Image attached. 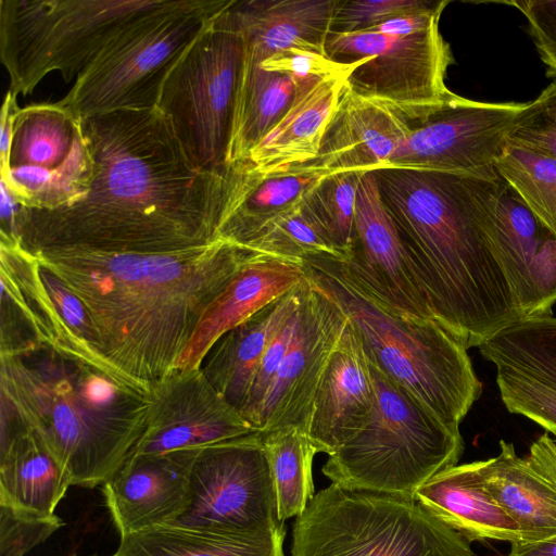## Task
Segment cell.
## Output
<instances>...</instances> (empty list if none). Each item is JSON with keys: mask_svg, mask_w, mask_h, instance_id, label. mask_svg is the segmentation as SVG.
I'll return each mask as SVG.
<instances>
[{"mask_svg": "<svg viewBox=\"0 0 556 556\" xmlns=\"http://www.w3.org/2000/svg\"><path fill=\"white\" fill-rule=\"evenodd\" d=\"M92 160L85 194L50 210L23 207L27 252L81 249L166 253L217 238L224 175L197 168L156 109L80 118Z\"/></svg>", "mask_w": 556, "mask_h": 556, "instance_id": "cell-1", "label": "cell"}, {"mask_svg": "<svg viewBox=\"0 0 556 556\" xmlns=\"http://www.w3.org/2000/svg\"><path fill=\"white\" fill-rule=\"evenodd\" d=\"M28 253L81 302L119 382L143 394L174 371L204 312L260 254L224 239L166 253Z\"/></svg>", "mask_w": 556, "mask_h": 556, "instance_id": "cell-2", "label": "cell"}, {"mask_svg": "<svg viewBox=\"0 0 556 556\" xmlns=\"http://www.w3.org/2000/svg\"><path fill=\"white\" fill-rule=\"evenodd\" d=\"M431 318L465 349L522 319L477 219L470 175L372 169Z\"/></svg>", "mask_w": 556, "mask_h": 556, "instance_id": "cell-3", "label": "cell"}, {"mask_svg": "<svg viewBox=\"0 0 556 556\" xmlns=\"http://www.w3.org/2000/svg\"><path fill=\"white\" fill-rule=\"evenodd\" d=\"M51 351L50 361L25 363L1 355V431H36L68 472L72 484L92 489L131 455L148 421L151 396L116 405L92 402L84 389L87 365Z\"/></svg>", "mask_w": 556, "mask_h": 556, "instance_id": "cell-4", "label": "cell"}, {"mask_svg": "<svg viewBox=\"0 0 556 556\" xmlns=\"http://www.w3.org/2000/svg\"><path fill=\"white\" fill-rule=\"evenodd\" d=\"M303 265L307 278L345 314L367 361L446 425L459 428L482 393L467 349L434 320L381 303L348 274L341 260L317 255Z\"/></svg>", "mask_w": 556, "mask_h": 556, "instance_id": "cell-5", "label": "cell"}, {"mask_svg": "<svg viewBox=\"0 0 556 556\" xmlns=\"http://www.w3.org/2000/svg\"><path fill=\"white\" fill-rule=\"evenodd\" d=\"M368 365L375 389L371 417L328 456L323 473L345 489L415 500L424 483L457 465L463 437L459 428L446 425L407 389Z\"/></svg>", "mask_w": 556, "mask_h": 556, "instance_id": "cell-6", "label": "cell"}, {"mask_svg": "<svg viewBox=\"0 0 556 556\" xmlns=\"http://www.w3.org/2000/svg\"><path fill=\"white\" fill-rule=\"evenodd\" d=\"M291 556H475L416 500L331 483L292 526Z\"/></svg>", "mask_w": 556, "mask_h": 556, "instance_id": "cell-7", "label": "cell"}, {"mask_svg": "<svg viewBox=\"0 0 556 556\" xmlns=\"http://www.w3.org/2000/svg\"><path fill=\"white\" fill-rule=\"evenodd\" d=\"M231 1L164 0L124 27L58 102L77 118L154 109L174 64Z\"/></svg>", "mask_w": 556, "mask_h": 556, "instance_id": "cell-8", "label": "cell"}, {"mask_svg": "<svg viewBox=\"0 0 556 556\" xmlns=\"http://www.w3.org/2000/svg\"><path fill=\"white\" fill-rule=\"evenodd\" d=\"M164 0H0V60L14 96L50 73L70 83L138 16Z\"/></svg>", "mask_w": 556, "mask_h": 556, "instance_id": "cell-9", "label": "cell"}, {"mask_svg": "<svg viewBox=\"0 0 556 556\" xmlns=\"http://www.w3.org/2000/svg\"><path fill=\"white\" fill-rule=\"evenodd\" d=\"M218 13L166 76L156 109L167 118L191 163L224 175L238 81L243 63L241 34L230 13Z\"/></svg>", "mask_w": 556, "mask_h": 556, "instance_id": "cell-10", "label": "cell"}, {"mask_svg": "<svg viewBox=\"0 0 556 556\" xmlns=\"http://www.w3.org/2000/svg\"><path fill=\"white\" fill-rule=\"evenodd\" d=\"M325 51L337 63L353 64L349 88L390 106L412 124L456 97L445 84L454 58L439 24L405 36L330 33Z\"/></svg>", "mask_w": 556, "mask_h": 556, "instance_id": "cell-11", "label": "cell"}, {"mask_svg": "<svg viewBox=\"0 0 556 556\" xmlns=\"http://www.w3.org/2000/svg\"><path fill=\"white\" fill-rule=\"evenodd\" d=\"M170 525L218 534L282 526L262 432L203 447L190 471L189 503Z\"/></svg>", "mask_w": 556, "mask_h": 556, "instance_id": "cell-12", "label": "cell"}, {"mask_svg": "<svg viewBox=\"0 0 556 556\" xmlns=\"http://www.w3.org/2000/svg\"><path fill=\"white\" fill-rule=\"evenodd\" d=\"M1 181L27 208L50 210L81 198L92 160L80 118L55 103L20 108Z\"/></svg>", "mask_w": 556, "mask_h": 556, "instance_id": "cell-13", "label": "cell"}, {"mask_svg": "<svg viewBox=\"0 0 556 556\" xmlns=\"http://www.w3.org/2000/svg\"><path fill=\"white\" fill-rule=\"evenodd\" d=\"M527 103L481 102L457 96L413 124L388 165L496 179L495 164Z\"/></svg>", "mask_w": 556, "mask_h": 556, "instance_id": "cell-14", "label": "cell"}, {"mask_svg": "<svg viewBox=\"0 0 556 556\" xmlns=\"http://www.w3.org/2000/svg\"><path fill=\"white\" fill-rule=\"evenodd\" d=\"M477 219L522 318L552 314L556 237L498 177L477 178Z\"/></svg>", "mask_w": 556, "mask_h": 556, "instance_id": "cell-15", "label": "cell"}, {"mask_svg": "<svg viewBox=\"0 0 556 556\" xmlns=\"http://www.w3.org/2000/svg\"><path fill=\"white\" fill-rule=\"evenodd\" d=\"M346 324L340 307L305 275L294 336L262 405L258 432L290 426L305 431L315 392Z\"/></svg>", "mask_w": 556, "mask_h": 556, "instance_id": "cell-16", "label": "cell"}, {"mask_svg": "<svg viewBox=\"0 0 556 556\" xmlns=\"http://www.w3.org/2000/svg\"><path fill=\"white\" fill-rule=\"evenodd\" d=\"M253 432L199 368L173 371L154 384L147 427L131 454L201 450Z\"/></svg>", "mask_w": 556, "mask_h": 556, "instance_id": "cell-17", "label": "cell"}, {"mask_svg": "<svg viewBox=\"0 0 556 556\" xmlns=\"http://www.w3.org/2000/svg\"><path fill=\"white\" fill-rule=\"evenodd\" d=\"M341 262L354 280L391 309L432 319L410 274L397 230L382 203L372 170L363 172L359 177L354 241L348 258Z\"/></svg>", "mask_w": 556, "mask_h": 556, "instance_id": "cell-18", "label": "cell"}, {"mask_svg": "<svg viewBox=\"0 0 556 556\" xmlns=\"http://www.w3.org/2000/svg\"><path fill=\"white\" fill-rule=\"evenodd\" d=\"M201 450L131 454L101 485L121 536L170 525L185 511L191 466Z\"/></svg>", "mask_w": 556, "mask_h": 556, "instance_id": "cell-19", "label": "cell"}, {"mask_svg": "<svg viewBox=\"0 0 556 556\" xmlns=\"http://www.w3.org/2000/svg\"><path fill=\"white\" fill-rule=\"evenodd\" d=\"M374 406L369 365L348 319L315 392L307 437L318 453L329 456L365 428Z\"/></svg>", "mask_w": 556, "mask_h": 556, "instance_id": "cell-20", "label": "cell"}, {"mask_svg": "<svg viewBox=\"0 0 556 556\" xmlns=\"http://www.w3.org/2000/svg\"><path fill=\"white\" fill-rule=\"evenodd\" d=\"M412 126L402 114L355 93L345 83L318 155L306 166L326 174L387 166Z\"/></svg>", "mask_w": 556, "mask_h": 556, "instance_id": "cell-21", "label": "cell"}, {"mask_svg": "<svg viewBox=\"0 0 556 556\" xmlns=\"http://www.w3.org/2000/svg\"><path fill=\"white\" fill-rule=\"evenodd\" d=\"M305 279L303 262L260 253L212 302L178 357L174 371L200 367L213 345L271 301Z\"/></svg>", "mask_w": 556, "mask_h": 556, "instance_id": "cell-22", "label": "cell"}, {"mask_svg": "<svg viewBox=\"0 0 556 556\" xmlns=\"http://www.w3.org/2000/svg\"><path fill=\"white\" fill-rule=\"evenodd\" d=\"M308 166L261 174L248 161L228 165L217 238L247 244L265 226L298 207L326 176Z\"/></svg>", "mask_w": 556, "mask_h": 556, "instance_id": "cell-23", "label": "cell"}, {"mask_svg": "<svg viewBox=\"0 0 556 556\" xmlns=\"http://www.w3.org/2000/svg\"><path fill=\"white\" fill-rule=\"evenodd\" d=\"M339 0H233L230 13L241 34L244 59L257 64L300 48L326 54Z\"/></svg>", "mask_w": 556, "mask_h": 556, "instance_id": "cell-24", "label": "cell"}, {"mask_svg": "<svg viewBox=\"0 0 556 556\" xmlns=\"http://www.w3.org/2000/svg\"><path fill=\"white\" fill-rule=\"evenodd\" d=\"M351 70L298 87L288 111L244 161L261 174L288 172L313 162Z\"/></svg>", "mask_w": 556, "mask_h": 556, "instance_id": "cell-25", "label": "cell"}, {"mask_svg": "<svg viewBox=\"0 0 556 556\" xmlns=\"http://www.w3.org/2000/svg\"><path fill=\"white\" fill-rule=\"evenodd\" d=\"M304 280L225 333L199 367L217 393L239 413L268 344L301 303Z\"/></svg>", "mask_w": 556, "mask_h": 556, "instance_id": "cell-26", "label": "cell"}, {"mask_svg": "<svg viewBox=\"0 0 556 556\" xmlns=\"http://www.w3.org/2000/svg\"><path fill=\"white\" fill-rule=\"evenodd\" d=\"M482 464L442 470L416 491L415 500L468 541H521L516 521L488 492Z\"/></svg>", "mask_w": 556, "mask_h": 556, "instance_id": "cell-27", "label": "cell"}, {"mask_svg": "<svg viewBox=\"0 0 556 556\" xmlns=\"http://www.w3.org/2000/svg\"><path fill=\"white\" fill-rule=\"evenodd\" d=\"M71 485L68 472L36 431L1 437L0 505L50 517Z\"/></svg>", "mask_w": 556, "mask_h": 556, "instance_id": "cell-28", "label": "cell"}, {"mask_svg": "<svg viewBox=\"0 0 556 556\" xmlns=\"http://www.w3.org/2000/svg\"><path fill=\"white\" fill-rule=\"evenodd\" d=\"M482 473L488 492L518 525L521 541L556 536V485L511 443L500 441V453L483 460Z\"/></svg>", "mask_w": 556, "mask_h": 556, "instance_id": "cell-29", "label": "cell"}, {"mask_svg": "<svg viewBox=\"0 0 556 556\" xmlns=\"http://www.w3.org/2000/svg\"><path fill=\"white\" fill-rule=\"evenodd\" d=\"M286 526L248 534H218L174 525L121 536L113 556H285Z\"/></svg>", "mask_w": 556, "mask_h": 556, "instance_id": "cell-30", "label": "cell"}, {"mask_svg": "<svg viewBox=\"0 0 556 556\" xmlns=\"http://www.w3.org/2000/svg\"><path fill=\"white\" fill-rule=\"evenodd\" d=\"M296 81L262 68L243 56L238 81L227 167L248 159L253 148L280 121L293 102Z\"/></svg>", "mask_w": 556, "mask_h": 556, "instance_id": "cell-31", "label": "cell"}, {"mask_svg": "<svg viewBox=\"0 0 556 556\" xmlns=\"http://www.w3.org/2000/svg\"><path fill=\"white\" fill-rule=\"evenodd\" d=\"M482 356L496 368L515 370L556 389V317L522 318L484 340Z\"/></svg>", "mask_w": 556, "mask_h": 556, "instance_id": "cell-32", "label": "cell"}, {"mask_svg": "<svg viewBox=\"0 0 556 556\" xmlns=\"http://www.w3.org/2000/svg\"><path fill=\"white\" fill-rule=\"evenodd\" d=\"M274 480L278 519L301 515L315 495L312 465L317 450L307 433L290 426L262 432Z\"/></svg>", "mask_w": 556, "mask_h": 556, "instance_id": "cell-33", "label": "cell"}, {"mask_svg": "<svg viewBox=\"0 0 556 556\" xmlns=\"http://www.w3.org/2000/svg\"><path fill=\"white\" fill-rule=\"evenodd\" d=\"M498 177L556 237V162L509 147L495 164Z\"/></svg>", "mask_w": 556, "mask_h": 556, "instance_id": "cell-34", "label": "cell"}, {"mask_svg": "<svg viewBox=\"0 0 556 556\" xmlns=\"http://www.w3.org/2000/svg\"><path fill=\"white\" fill-rule=\"evenodd\" d=\"M243 247L301 263L317 255L345 260L323 226L306 210L303 201L294 210L265 226Z\"/></svg>", "mask_w": 556, "mask_h": 556, "instance_id": "cell-35", "label": "cell"}, {"mask_svg": "<svg viewBox=\"0 0 556 556\" xmlns=\"http://www.w3.org/2000/svg\"><path fill=\"white\" fill-rule=\"evenodd\" d=\"M362 173L330 174L303 199L306 210L323 226L345 260L354 241L355 200Z\"/></svg>", "mask_w": 556, "mask_h": 556, "instance_id": "cell-36", "label": "cell"}, {"mask_svg": "<svg viewBox=\"0 0 556 556\" xmlns=\"http://www.w3.org/2000/svg\"><path fill=\"white\" fill-rule=\"evenodd\" d=\"M508 146L556 162V79L526 104L510 129Z\"/></svg>", "mask_w": 556, "mask_h": 556, "instance_id": "cell-37", "label": "cell"}, {"mask_svg": "<svg viewBox=\"0 0 556 556\" xmlns=\"http://www.w3.org/2000/svg\"><path fill=\"white\" fill-rule=\"evenodd\" d=\"M496 382L506 408L556 437V389L515 370L497 368Z\"/></svg>", "mask_w": 556, "mask_h": 556, "instance_id": "cell-38", "label": "cell"}, {"mask_svg": "<svg viewBox=\"0 0 556 556\" xmlns=\"http://www.w3.org/2000/svg\"><path fill=\"white\" fill-rule=\"evenodd\" d=\"M431 3L428 0H339L330 33L364 31L396 16L422 10Z\"/></svg>", "mask_w": 556, "mask_h": 556, "instance_id": "cell-39", "label": "cell"}, {"mask_svg": "<svg viewBox=\"0 0 556 556\" xmlns=\"http://www.w3.org/2000/svg\"><path fill=\"white\" fill-rule=\"evenodd\" d=\"M63 526L56 515L36 517L0 505V556H25Z\"/></svg>", "mask_w": 556, "mask_h": 556, "instance_id": "cell-40", "label": "cell"}, {"mask_svg": "<svg viewBox=\"0 0 556 556\" xmlns=\"http://www.w3.org/2000/svg\"><path fill=\"white\" fill-rule=\"evenodd\" d=\"M298 308L268 344L256 369L244 406L240 412L255 431H257L256 426L265 396L294 336Z\"/></svg>", "mask_w": 556, "mask_h": 556, "instance_id": "cell-41", "label": "cell"}, {"mask_svg": "<svg viewBox=\"0 0 556 556\" xmlns=\"http://www.w3.org/2000/svg\"><path fill=\"white\" fill-rule=\"evenodd\" d=\"M260 66L266 71L288 75L296 81L298 87H301L346 73L353 64H340L332 61L327 54L291 48L270 55Z\"/></svg>", "mask_w": 556, "mask_h": 556, "instance_id": "cell-42", "label": "cell"}, {"mask_svg": "<svg viewBox=\"0 0 556 556\" xmlns=\"http://www.w3.org/2000/svg\"><path fill=\"white\" fill-rule=\"evenodd\" d=\"M526 17L547 75L556 79V0L511 1Z\"/></svg>", "mask_w": 556, "mask_h": 556, "instance_id": "cell-43", "label": "cell"}, {"mask_svg": "<svg viewBox=\"0 0 556 556\" xmlns=\"http://www.w3.org/2000/svg\"><path fill=\"white\" fill-rule=\"evenodd\" d=\"M0 190L1 242L20 243L18 218L24 205L2 181H0Z\"/></svg>", "mask_w": 556, "mask_h": 556, "instance_id": "cell-44", "label": "cell"}, {"mask_svg": "<svg viewBox=\"0 0 556 556\" xmlns=\"http://www.w3.org/2000/svg\"><path fill=\"white\" fill-rule=\"evenodd\" d=\"M527 458L549 481L556 485V442L547 432L540 435L530 446Z\"/></svg>", "mask_w": 556, "mask_h": 556, "instance_id": "cell-45", "label": "cell"}, {"mask_svg": "<svg viewBox=\"0 0 556 556\" xmlns=\"http://www.w3.org/2000/svg\"><path fill=\"white\" fill-rule=\"evenodd\" d=\"M16 100L17 97L8 90L0 113V169L4 168L8 164L13 118L20 110Z\"/></svg>", "mask_w": 556, "mask_h": 556, "instance_id": "cell-46", "label": "cell"}, {"mask_svg": "<svg viewBox=\"0 0 556 556\" xmlns=\"http://www.w3.org/2000/svg\"><path fill=\"white\" fill-rule=\"evenodd\" d=\"M508 556H556V536L534 542H513Z\"/></svg>", "mask_w": 556, "mask_h": 556, "instance_id": "cell-47", "label": "cell"}, {"mask_svg": "<svg viewBox=\"0 0 556 556\" xmlns=\"http://www.w3.org/2000/svg\"><path fill=\"white\" fill-rule=\"evenodd\" d=\"M555 442H556V439H555Z\"/></svg>", "mask_w": 556, "mask_h": 556, "instance_id": "cell-48", "label": "cell"}, {"mask_svg": "<svg viewBox=\"0 0 556 556\" xmlns=\"http://www.w3.org/2000/svg\"><path fill=\"white\" fill-rule=\"evenodd\" d=\"M73 556H75V555H73Z\"/></svg>", "mask_w": 556, "mask_h": 556, "instance_id": "cell-49", "label": "cell"}]
</instances>
